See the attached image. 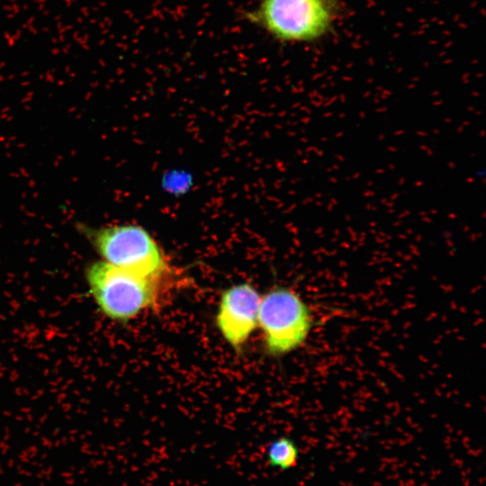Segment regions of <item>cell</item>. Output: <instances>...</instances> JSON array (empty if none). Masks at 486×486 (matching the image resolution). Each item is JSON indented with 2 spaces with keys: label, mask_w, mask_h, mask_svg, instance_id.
Here are the masks:
<instances>
[{
  "label": "cell",
  "mask_w": 486,
  "mask_h": 486,
  "mask_svg": "<svg viewBox=\"0 0 486 486\" xmlns=\"http://www.w3.org/2000/svg\"><path fill=\"white\" fill-rule=\"evenodd\" d=\"M86 279L99 310L113 320L124 322L133 319L152 306L158 297L156 279L105 261L88 266Z\"/></svg>",
  "instance_id": "1"
},
{
  "label": "cell",
  "mask_w": 486,
  "mask_h": 486,
  "mask_svg": "<svg viewBox=\"0 0 486 486\" xmlns=\"http://www.w3.org/2000/svg\"><path fill=\"white\" fill-rule=\"evenodd\" d=\"M258 326L267 353L281 356L305 344L314 326V316L297 292L276 286L260 300Z\"/></svg>",
  "instance_id": "2"
},
{
  "label": "cell",
  "mask_w": 486,
  "mask_h": 486,
  "mask_svg": "<svg viewBox=\"0 0 486 486\" xmlns=\"http://www.w3.org/2000/svg\"><path fill=\"white\" fill-rule=\"evenodd\" d=\"M336 14L334 0H262L250 16L278 40L311 41L329 31Z\"/></svg>",
  "instance_id": "3"
},
{
  "label": "cell",
  "mask_w": 486,
  "mask_h": 486,
  "mask_svg": "<svg viewBox=\"0 0 486 486\" xmlns=\"http://www.w3.org/2000/svg\"><path fill=\"white\" fill-rule=\"evenodd\" d=\"M88 233L98 254L111 265L156 280L167 268L160 248L140 226L112 225Z\"/></svg>",
  "instance_id": "4"
},
{
  "label": "cell",
  "mask_w": 486,
  "mask_h": 486,
  "mask_svg": "<svg viewBox=\"0 0 486 486\" xmlns=\"http://www.w3.org/2000/svg\"><path fill=\"white\" fill-rule=\"evenodd\" d=\"M261 297L248 283L233 285L221 294L216 324L225 340L240 348L258 326Z\"/></svg>",
  "instance_id": "5"
},
{
  "label": "cell",
  "mask_w": 486,
  "mask_h": 486,
  "mask_svg": "<svg viewBox=\"0 0 486 486\" xmlns=\"http://www.w3.org/2000/svg\"><path fill=\"white\" fill-rule=\"evenodd\" d=\"M266 457L272 467L285 471L297 466L299 449L294 441L287 436H281L270 443Z\"/></svg>",
  "instance_id": "6"
}]
</instances>
